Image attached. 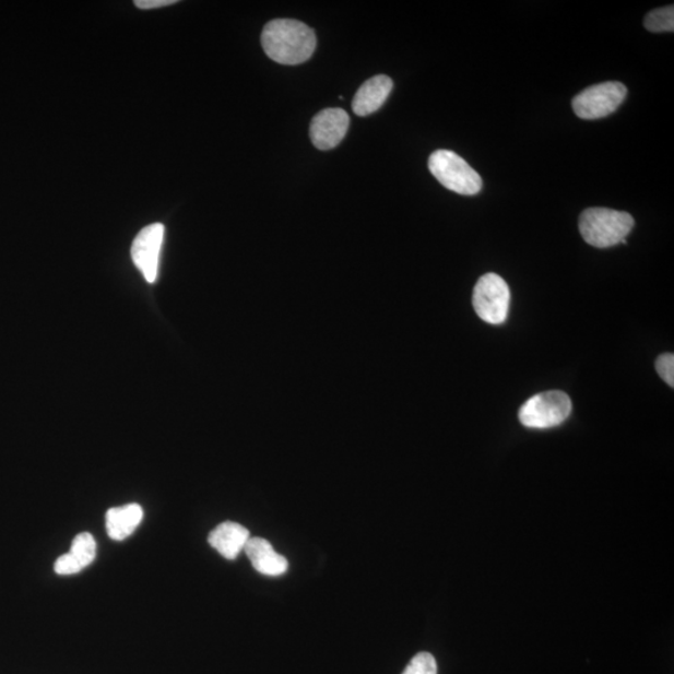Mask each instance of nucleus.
I'll return each mask as SVG.
<instances>
[{"instance_id": "13", "label": "nucleus", "mask_w": 674, "mask_h": 674, "mask_svg": "<svg viewBox=\"0 0 674 674\" xmlns=\"http://www.w3.org/2000/svg\"><path fill=\"white\" fill-rule=\"evenodd\" d=\"M74 556L79 565L83 568L91 566L96 556V542L91 533H79L72 542V547L69 551Z\"/></svg>"}, {"instance_id": "12", "label": "nucleus", "mask_w": 674, "mask_h": 674, "mask_svg": "<svg viewBox=\"0 0 674 674\" xmlns=\"http://www.w3.org/2000/svg\"><path fill=\"white\" fill-rule=\"evenodd\" d=\"M142 506L130 504L121 507H113L107 512V531L114 541H122L133 533L140 522L143 521Z\"/></svg>"}, {"instance_id": "7", "label": "nucleus", "mask_w": 674, "mask_h": 674, "mask_svg": "<svg viewBox=\"0 0 674 674\" xmlns=\"http://www.w3.org/2000/svg\"><path fill=\"white\" fill-rule=\"evenodd\" d=\"M165 227L161 223L147 225L135 236L131 245V259L142 271L147 283L154 284L159 271V259L164 241Z\"/></svg>"}, {"instance_id": "15", "label": "nucleus", "mask_w": 674, "mask_h": 674, "mask_svg": "<svg viewBox=\"0 0 674 674\" xmlns=\"http://www.w3.org/2000/svg\"><path fill=\"white\" fill-rule=\"evenodd\" d=\"M402 674H437L434 655L427 652L416 654Z\"/></svg>"}, {"instance_id": "8", "label": "nucleus", "mask_w": 674, "mask_h": 674, "mask_svg": "<svg viewBox=\"0 0 674 674\" xmlns=\"http://www.w3.org/2000/svg\"><path fill=\"white\" fill-rule=\"evenodd\" d=\"M350 125V118L344 109L329 108L314 117L310 127V138L320 151H330L343 142Z\"/></svg>"}, {"instance_id": "16", "label": "nucleus", "mask_w": 674, "mask_h": 674, "mask_svg": "<svg viewBox=\"0 0 674 674\" xmlns=\"http://www.w3.org/2000/svg\"><path fill=\"white\" fill-rule=\"evenodd\" d=\"M655 371L661 376V379L674 388V355L663 354L655 360Z\"/></svg>"}, {"instance_id": "3", "label": "nucleus", "mask_w": 674, "mask_h": 674, "mask_svg": "<svg viewBox=\"0 0 674 674\" xmlns=\"http://www.w3.org/2000/svg\"><path fill=\"white\" fill-rule=\"evenodd\" d=\"M428 169L441 186L460 196H476L483 189V179L460 155L437 151L428 159Z\"/></svg>"}, {"instance_id": "11", "label": "nucleus", "mask_w": 674, "mask_h": 674, "mask_svg": "<svg viewBox=\"0 0 674 674\" xmlns=\"http://www.w3.org/2000/svg\"><path fill=\"white\" fill-rule=\"evenodd\" d=\"M244 549L259 574L277 577L287 571V559L275 553L273 545L265 539H250Z\"/></svg>"}, {"instance_id": "1", "label": "nucleus", "mask_w": 674, "mask_h": 674, "mask_svg": "<svg viewBox=\"0 0 674 674\" xmlns=\"http://www.w3.org/2000/svg\"><path fill=\"white\" fill-rule=\"evenodd\" d=\"M262 48L279 64L297 66L308 61L317 49V35L299 21L275 20L261 34Z\"/></svg>"}, {"instance_id": "18", "label": "nucleus", "mask_w": 674, "mask_h": 674, "mask_svg": "<svg viewBox=\"0 0 674 674\" xmlns=\"http://www.w3.org/2000/svg\"><path fill=\"white\" fill-rule=\"evenodd\" d=\"M177 3V0H137L134 3L140 9H155Z\"/></svg>"}, {"instance_id": "4", "label": "nucleus", "mask_w": 674, "mask_h": 674, "mask_svg": "<svg viewBox=\"0 0 674 674\" xmlns=\"http://www.w3.org/2000/svg\"><path fill=\"white\" fill-rule=\"evenodd\" d=\"M572 401L564 391L539 393L524 402L519 418L529 428H551L561 425L571 415Z\"/></svg>"}, {"instance_id": "14", "label": "nucleus", "mask_w": 674, "mask_h": 674, "mask_svg": "<svg viewBox=\"0 0 674 674\" xmlns=\"http://www.w3.org/2000/svg\"><path fill=\"white\" fill-rule=\"evenodd\" d=\"M645 26L647 31L653 33L673 32L674 31V8L673 5L654 9L645 17Z\"/></svg>"}, {"instance_id": "9", "label": "nucleus", "mask_w": 674, "mask_h": 674, "mask_svg": "<svg viewBox=\"0 0 674 674\" xmlns=\"http://www.w3.org/2000/svg\"><path fill=\"white\" fill-rule=\"evenodd\" d=\"M393 83L388 75H376L365 82L353 100V110L358 117L371 116L388 100Z\"/></svg>"}, {"instance_id": "6", "label": "nucleus", "mask_w": 674, "mask_h": 674, "mask_svg": "<svg viewBox=\"0 0 674 674\" xmlns=\"http://www.w3.org/2000/svg\"><path fill=\"white\" fill-rule=\"evenodd\" d=\"M626 96L627 87L623 83H601L577 94L572 100V107L576 116L581 119H601L615 113Z\"/></svg>"}, {"instance_id": "2", "label": "nucleus", "mask_w": 674, "mask_h": 674, "mask_svg": "<svg viewBox=\"0 0 674 674\" xmlns=\"http://www.w3.org/2000/svg\"><path fill=\"white\" fill-rule=\"evenodd\" d=\"M635 218L625 212L607 208H590L580 216L579 227L582 238L591 247L606 249L617 244H626L632 232Z\"/></svg>"}, {"instance_id": "17", "label": "nucleus", "mask_w": 674, "mask_h": 674, "mask_svg": "<svg viewBox=\"0 0 674 674\" xmlns=\"http://www.w3.org/2000/svg\"><path fill=\"white\" fill-rule=\"evenodd\" d=\"M83 567L79 565L74 556L70 553L60 556L55 565V571L61 576H69L81 572Z\"/></svg>"}, {"instance_id": "5", "label": "nucleus", "mask_w": 674, "mask_h": 674, "mask_svg": "<svg viewBox=\"0 0 674 674\" xmlns=\"http://www.w3.org/2000/svg\"><path fill=\"white\" fill-rule=\"evenodd\" d=\"M510 301V287L500 275L489 273L480 277L472 304L481 320L501 326L509 317Z\"/></svg>"}, {"instance_id": "10", "label": "nucleus", "mask_w": 674, "mask_h": 674, "mask_svg": "<svg viewBox=\"0 0 674 674\" xmlns=\"http://www.w3.org/2000/svg\"><path fill=\"white\" fill-rule=\"evenodd\" d=\"M209 544L227 559H235L250 540L248 529L240 523L227 521L218 524L209 535Z\"/></svg>"}]
</instances>
